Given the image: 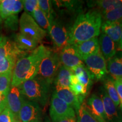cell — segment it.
Wrapping results in <instances>:
<instances>
[{
  "mask_svg": "<svg viewBox=\"0 0 122 122\" xmlns=\"http://www.w3.org/2000/svg\"><path fill=\"white\" fill-rule=\"evenodd\" d=\"M102 23L101 13L97 9L79 14L70 28V44L75 45L97 37Z\"/></svg>",
  "mask_w": 122,
  "mask_h": 122,
  "instance_id": "obj_1",
  "label": "cell"
},
{
  "mask_svg": "<svg viewBox=\"0 0 122 122\" xmlns=\"http://www.w3.org/2000/svg\"><path fill=\"white\" fill-rule=\"evenodd\" d=\"M86 106L91 115L98 122H108L101 97L93 94L88 99Z\"/></svg>",
  "mask_w": 122,
  "mask_h": 122,
  "instance_id": "obj_12",
  "label": "cell"
},
{
  "mask_svg": "<svg viewBox=\"0 0 122 122\" xmlns=\"http://www.w3.org/2000/svg\"><path fill=\"white\" fill-rule=\"evenodd\" d=\"M103 81V86L104 89L106 91L108 96H109L111 100L115 105L117 107L120 105L119 98L115 84H114V79L111 76L107 75Z\"/></svg>",
  "mask_w": 122,
  "mask_h": 122,
  "instance_id": "obj_23",
  "label": "cell"
},
{
  "mask_svg": "<svg viewBox=\"0 0 122 122\" xmlns=\"http://www.w3.org/2000/svg\"><path fill=\"white\" fill-rule=\"evenodd\" d=\"M61 66L59 53L46 48L40 64L37 76L51 85Z\"/></svg>",
  "mask_w": 122,
  "mask_h": 122,
  "instance_id": "obj_4",
  "label": "cell"
},
{
  "mask_svg": "<svg viewBox=\"0 0 122 122\" xmlns=\"http://www.w3.org/2000/svg\"><path fill=\"white\" fill-rule=\"evenodd\" d=\"M59 58L61 65L72 70L84 62L76 51L74 45L69 44L62 49L60 51Z\"/></svg>",
  "mask_w": 122,
  "mask_h": 122,
  "instance_id": "obj_10",
  "label": "cell"
},
{
  "mask_svg": "<svg viewBox=\"0 0 122 122\" xmlns=\"http://www.w3.org/2000/svg\"><path fill=\"white\" fill-rule=\"evenodd\" d=\"M13 71L0 73V92L6 96L11 86Z\"/></svg>",
  "mask_w": 122,
  "mask_h": 122,
  "instance_id": "obj_27",
  "label": "cell"
},
{
  "mask_svg": "<svg viewBox=\"0 0 122 122\" xmlns=\"http://www.w3.org/2000/svg\"><path fill=\"white\" fill-rule=\"evenodd\" d=\"M7 107L6 96L0 92V112Z\"/></svg>",
  "mask_w": 122,
  "mask_h": 122,
  "instance_id": "obj_35",
  "label": "cell"
},
{
  "mask_svg": "<svg viewBox=\"0 0 122 122\" xmlns=\"http://www.w3.org/2000/svg\"><path fill=\"white\" fill-rule=\"evenodd\" d=\"M50 85L36 76L21 84L18 88L28 100L45 106L48 102Z\"/></svg>",
  "mask_w": 122,
  "mask_h": 122,
  "instance_id": "obj_3",
  "label": "cell"
},
{
  "mask_svg": "<svg viewBox=\"0 0 122 122\" xmlns=\"http://www.w3.org/2000/svg\"><path fill=\"white\" fill-rule=\"evenodd\" d=\"M4 27L7 30L16 31L19 27V19L18 15H13L4 20Z\"/></svg>",
  "mask_w": 122,
  "mask_h": 122,
  "instance_id": "obj_30",
  "label": "cell"
},
{
  "mask_svg": "<svg viewBox=\"0 0 122 122\" xmlns=\"http://www.w3.org/2000/svg\"><path fill=\"white\" fill-rule=\"evenodd\" d=\"M20 33L40 42L45 37L46 32L35 22L31 15L24 12L19 20Z\"/></svg>",
  "mask_w": 122,
  "mask_h": 122,
  "instance_id": "obj_6",
  "label": "cell"
},
{
  "mask_svg": "<svg viewBox=\"0 0 122 122\" xmlns=\"http://www.w3.org/2000/svg\"><path fill=\"white\" fill-rule=\"evenodd\" d=\"M101 97L102 100L106 114L108 122H122V117L118 113L117 107L108 96L104 88H101Z\"/></svg>",
  "mask_w": 122,
  "mask_h": 122,
  "instance_id": "obj_14",
  "label": "cell"
},
{
  "mask_svg": "<svg viewBox=\"0 0 122 122\" xmlns=\"http://www.w3.org/2000/svg\"><path fill=\"white\" fill-rule=\"evenodd\" d=\"M76 50L82 60L100 51L98 39L93 38L86 41L75 44Z\"/></svg>",
  "mask_w": 122,
  "mask_h": 122,
  "instance_id": "obj_15",
  "label": "cell"
},
{
  "mask_svg": "<svg viewBox=\"0 0 122 122\" xmlns=\"http://www.w3.org/2000/svg\"><path fill=\"white\" fill-rule=\"evenodd\" d=\"M101 30L117 45L122 34V20L114 22H103Z\"/></svg>",
  "mask_w": 122,
  "mask_h": 122,
  "instance_id": "obj_17",
  "label": "cell"
},
{
  "mask_svg": "<svg viewBox=\"0 0 122 122\" xmlns=\"http://www.w3.org/2000/svg\"><path fill=\"white\" fill-rule=\"evenodd\" d=\"M25 101V97L18 86H11L6 96L7 107L16 118L18 119L19 111Z\"/></svg>",
  "mask_w": 122,
  "mask_h": 122,
  "instance_id": "obj_11",
  "label": "cell"
},
{
  "mask_svg": "<svg viewBox=\"0 0 122 122\" xmlns=\"http://www.w3.org/2000/svg\"><path fill=\"white\" fill-rule=\"evenodd\" d=\"M46 48L43 45H40L30 54L18 59L12 73L11 86H19L25 81L37 76L40 64Z\"/></svg>",
  "mask_w": 122,
  "mask_h": 122,
  "instance_id": "obj_2",
  "label": "cell"
},
{
  "mask_svg": "<svg viewBox=\"0 0 122 122\" xmlns=\"http://www.w3.org/2000/svg\"><path fill=\"white\" fill-rule=\"evenodd\" d=\"M23 4L19 0L0 1V15L2 20L13 15H17L22 10Z\"/></svg>",
  "mask_w": 122,
  "mask_h": 122,
  "instance_id": "obj_16",
  "label": "cell"
},
{
  "mask_svg": "<svg viewBox=\"0 0 122 122\" xmlns=\"http://www.w3.org/2000/svg\"><path fill=\"white\" fill-rule=\"evenodd\" d=\"M13 40L20 50L25 52L33 51L37 48L39 44V42L34 39L20 32L13 35Z\"/></svg>",
  "mask_w": 122,
  "mask_h": 122,
  "instance_id": "obj_20",
  "label": "cell"
},
{
  "mask_svg": "<svg viewBox=\"0 0 122 122\" xmlns=\"http://www.w3.org/2000/svg\"><path fill=\"white\" fill-rule=\"evenodd\" d=\"M16 119L7 107L0 112V122H15Z\"/></svg>",
  "mask_w": 122,
  "mask_h": 122,
  "instance_id": "obj_33",
  "label": "cell"
},
{
  "mask_svg": "<svg viewBox=\"0 0 122 122\" xmlns=\"http://www.w3.org/2000/svg\"><path fill=\"white\" fill-rule=\"evenodd\" d=\"M94 78V80H103L108 75L106 60L101 51L89 56L83 60Z\"/></svg>",
  "mask_w": 122,
  "mask_h": 122,
  "instance_id": "obj_7",
  "label": "cell"
},
{
  "mask_svg": "<svg viewBox=\"0 0 122 122\" xmlns=\"http://www.w3.org/2000/svg\"><path fill=\"white\" fill-rule=\"evenodd\" d=\"M70 88L75 95L78 96L83 100H84V98L87 94L88 92V89L86 87L80 84V83L70 85Z\"/></svg>",
  "mask_w": 122,
  "mask_h": 122,
  "instance_id": "obj_31",
  "label": "cell"
},
{
  "mask_svg": "<svg viewBox=\"0 0 122 122\" xmlns=\"http://www.w3.org/2000/svg\"><path fill=\"white\" fill-rule=\"evenodd\" d=\"M22 1L24 12L31 15L38 7V0H23Z\"/></svg>",
  "mask_w": 122,
  "mask_h": 122,
  "instance_id": "obj_32",
  "label": "cell"
},
{
  "mask_svg": "<svg viewBox=\"0 0 122 122\" xmlns=\"http://www.w3.org/2000/svg\"><path fill=\"white\" fill-rule=\"evenodd\" d=\"M91 3L94 6H97V9L101 13L122 7V0H101L92 1Z\"/></svg>",
  "mask_w": 122,
  "mask_h": 122,
  "instance_id": "obj_24",
  "label": "cell"
},
{
  "mask_svg": "<svg viewBox=\"0 0 122 122\" xmlns=\"http://www.w3.org/2000/svg\"><path fill=\"white\" fill-rule=\"evenodd\" d=\"M100 51L106 60H109L117 53V45L106 35L102 33L98 39Z\"/></svg>",
  "mask_w": 122,
  "mask_h": 122,
  "instance_id": "obj_18",
  "label": "cell"
},
{
  "mask_svg": "<svg viewBox=\"0 0 122 122\" xmlns=\"http://www.w3.org/2000/svg\"><path fill=\"white\" fill-rule=\"evenodd\" d=\"M58 122H76V118L65 119L62 120Z\"/></svg>",
  "mask_w": 122,
  "mask_h": 122,
  "instance_id": "obj_38",
  "label": "cell"
},
{
  "mask_svg": "<svg viewBox=\"0 0 122 122\" xmlns=\"http://www.w3.org/2000/svg\"><path fill=\"white\" fill-rule=\"evenodd\" d=\"M78 83H79V81H78V79H77V76L72 74L71 76V85L76 84H78Z\"/></svg>",
  "mask_w": 122,
  "mask_h": 122,
  "instance_id": "obj_36",
  "label": "cell"
},
{
  "mask_svg": "<svg viewBox=\"0 0 122 122\" xmlns=\"http://www.w3.org/2000/svg\"><path fill=\"white\" fill-rule=\"evenodd\" d=\"M117 51H122V34L120 36L119 41L117 45Z\"/></svg>",
  "mask_w": 122,
  "mask_h": 122,
  "instance_id": "obj_37",
  "label": "cell"
},
{
  "mask_svg": "<svg viewBox=\"0 0 122 122\" xmlns=\"http://www.w3.org/2000/svg\"><path fill=\"white\" fill-rule=\"evenodd\" d=\"M108 73L113 79L122 77V51H117L112 58L107 60Z\"/></svg>",
  "mask_w": 122,
  "mask_h": 122,
  "instance_id": "obj_19",
  "label": "cell"
},
{
  "mask_svg": "<svg viewBox=\"0 0 122 122\" xmlns=\"http://www.w3.org/2000/svg\"><path fill=\"white\" fill-rule=\"evenodd\" d=\"M53 94L72 107L75 112L78 111L81 105L84 102V100L75 95L70 87L55 88Z\"/></svg>",
  "mask_w": 122,
  "mask_h": 122,
  "instance_id": "obj_13",
  "label": "cell"
},
{
  "mask_svg": "<svg viewBox=\"0 0 122 122\" xmlns=\"http://www.w3.org/2000/svg\"><path fill=\"white\" fill-rule=\"evenodd\" d=\"M15 122H20L19 121V119H16V120L15 121Z\"/></svg>",
  "mask_w": 122,
  "mask_h": 122,
  "instance_id": "obj_41",
  "label": "cell"
},
{
  "mask_svg": "<svg viewBox=\"0 0 122 122\" xmlns=\"http://www.w3.org/2000/svg\"><path fill=\"white\" fill-rule=\"evenodd\" d=\"M72 74V70L61 65L53 81L55 88L70 87L71 85V76Z\"/></svg>",
  "mask_w": 122,
  "mask_h": 122,
  "instance_id": "obj_22",
  "label": "cell"
},
{
  "mask_svg": "<svg viewBox=\"0 0 122 122\" xmlns=\"http://www.w3.org/2000/svg\"><path fill=\"white\" fill-rule=\"evenodd\" d=\"M76 113L77 115V122H98L88 111L86 106V103L84 102L81 105Z\"/></svg>",
  "mask_w": 122,
  "mask_h": 122,
  "instance_id": "obj_29",
  "label": "cell"
},
{
  "mask_svg": "<svg viewBox=\"0 0 122 122\" xmlns=\"http://www.w3.org/2000/svg\"><path fill=\"white\" fill-rule=\"evenodd\" d=\"M38 7L48 19L50 24L56 19V14L52 6V1L49 0H39Z\"/></svg>",
  "mask_w": 122,
  "mask_h": 122,
  "instance_id": "obj_25",
  "label": "cell"
},
{
  "mask_svg": "<svg viewBox=\"0 0 122 122\" xmlns=\"http://www.w3.org/2000/svg\"><path fill=\"white\" fill-rule=\"evenodd\" d=\"M42 111L39 103L25 100L20 110L18 119L20 122H33L41 119Z\"/></svg>",
  "mask_w": 122,
  "mask_h": 122,
  "instance_id": "obj_9",
  "label": "cell"
},
{
  "mask_svg": "<svg viewBox=\"0 0 122 122\" xmlns=\"http://www.w3.org/2000/svg\"><path fill=\"white\" fill-rule=\"evenodd\" d=\"M70 30L59 19H56L50 24L48 32L54 44L56 52L61 51L70 44Z\"/></svg>",
  "mask_w": 122,
  "mask_h": 122,
  "instance_id": "obj_5",
  "label": "cell"
},
{
  "mask_svg": "<svg viewBox=\"0 0 122 122\" xmlns=\"http://www.w3.org/2000/svg\"><path fill=\"white\" fill-rule=\"evenodd\" d=\"M33 122H41V120H36V121H35Z\"/></svg>",
  "mask_w": 122,
  "mask_h": 122,
  "instance_id": "obj_40",
  "label": "cell"
},
{
  "mask_svg": "<svg viewBox=\"0 0 122 122\" xmlns=\"http://www.w3.org/2000/svg\"><path fill=\"white\" fill-rule=\"evenodd\" d=\"M71 70L72 74L77 76L79 83L86 87L89 91L93 84L94 78L85 64L79 65Z\"/></svg>",
  "mask_w": 122,
  "mask_h": 122,
  "instance_id": "obj_21",
  "label": "cell"
},
{
  "mask_svg": "<svg viewBox=\"0 0 122 122\" xmlns=\"http://www.w3.org/2000/svg\"><path fill=\"white\" fill-rule=\"evenodd\" d=\"M101 13L103 22H114L122 20V7Z\"/></svg>",
  "mask_w": 122,
  "mask_h": 122,
  "instance_id": "obj_28",
  "label": "cell"
},
{
  "mask_svg": "<svg viewBox=\"0 0 122 122\" xmlns=\"http://www.w3.org/2000/svg\"><path fill=\"white\" fill-rule=\"evenodd\" d=\"M31 16L42 30H45L46 32L49 31L50 28V23L39 7L35 9Z\"/></svg>",
  "mask_w": 122,
  "mask_h": 122,
  "instance_id": "obj_26",
  "label": "cell"
},
{
  "mask_svg": "<svg viewBox=\"0 0 122 122\" xmlns=\"http://www.w3.org/2000/svg\"><path fill=\"white\" fill-rule=\"evenodd\" d=\"M49 114L53 122H58L67 118H76L75 111L72 107L52 94Z\"/></svg>",
  "mask_w": 122,
  "mask_h": 122,
  "instance_id": "obj_8",
  "label": "cell"
},
{
  "mask_svg": "<svg viewBox=\"0 0 122 122\" xmlns=\"http://www.w3.org/2000/svg\"><path fill=\"white\" fill-rule=\"evenodd\" d=\"M114 84L118 92L120 101V109L122 111V78L114 79Z\"/></svg>",
  "mask_w": 122,
  "mask_h": 122,
  "instance_id": "obj_34",
  "label": "cell"
},
{
  "mask_svg": "<svg viewBox=\"0 0 122 122\" xmlns=\"http://www.w3.org/2000/svg\"><path fill=\"white\" fill-rule=\"evenodd\" d=\"M2 23V18H1V15H0V25H1Z\"/></svg>",
  "mask_w": 122,
  "mask_h": 122,
  "instance_id": "obj_39",
  "label": "cell"
}]
</instances>
